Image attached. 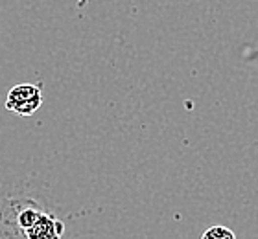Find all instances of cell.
<instances>
[{"mask_svg":"<svg viewBox=\"0 0 258 239\" xmlns=\"http://www.w3.org/2000/svg\"><path fill=\"white\" fill-rule=\"evenodd\" d=\"M64 232V224L59 219L44 210L37 221L24 232V239H61Z\"/></svg>","mask_w":258,"mask_h":239,"instance_id":"obj_2","label":"cell"},{"mask_svg":"<svg viewBox=\"0 0 258 239\" xmlns=\"http://www.w3.org/2000/svg\"><path fill=\"white\" fill-rule=\"evenodd\" d=\"M201 239H236V234L223 224H214L205 230Z\"/></svg>","mask_w":258,"mask_h":239,"instance_id":"obj_3","label":"cell"},{"mask_svg":"<svg viewBox=\"0 0 258 239\" xmlns=\"http://www.w3.org/2000/svg\"><path fill=\"white\" fill-rule=\"evenodd\" d=\"M43 105V92L41 87L32 83L15 85L6 96V109L21 116H32Z\"/></svg>","mask_w":258,"mask_h":239,"instance_id":"obj_1","label":"cell"},{"mask_svg":"<svg viewBox=\"0 0 258 239\" xmlns=\"http://www.w3.org/2000/svg\"><path fill=\"white\" fill-rule=\"evenodd\" d=\"M87 2H89V0H78V4H80V6H85Z\"/></svg>","mask_w":258,"mask_h":239,"instance_id":"obj_4","label":"cell"}]
</instances>
